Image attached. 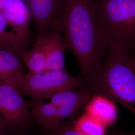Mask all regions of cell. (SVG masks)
I'll list each match as a JSON object with an SVG mask.
<instances>
[{
	"mask_svg": "<svg viewBox=\"0 0 135 135\" xmlns=\"http://www.w3.org/2000/svg\"><path fill=\"white\" fill-rule=\"evenodd\" d=\"M60 31L77 61L80 76L91 85L110 44L98 24L92 0H65Z\"/></svg>",
	"mask_w": 135,
	"mask_h": 135,
	"instance_id": "6da1fadb",
	"label": "cell"
},
{
	"mask_svg": "<svg viewBox=\"0 0 135 135\" xmlns=\"http://www.w3.org/2000/svg\"><path fill=\"white\" fill-rule=\"evenodd\" d=\"M91 86L95 94L119 103L135 116V62L129 49L110 43L101 70Z\"/></svg>",
	"mask_w": 135,
	"mask_h": 135,
	"instance_id": "7a4b0ae2",
	"label": "cell"
},
{
	"mask_svg": "<svg viewBox=\"0 0 135 135\" xmlns=\"http://www.w3.org/2000/svg\"><path fill=\"white\" fill-rule=\"evenodd\" d=\"M97 21L109 43L135 44V0H92Z\"/></svg>",
	"mask_w": 135,
	"mask_h": 135,
	"instance_id": "3957f363",
	"label": "cell"
},
{
	"mask_svg": "<svg viewBox=\"0 0 135 135\" xmlns=\"http://www.w3.org/2000/svg\"><path fill=\"white\" fill-rule=\"evenodd\" d=\"M88 85L82 77H74L64 69L27 73L17 87L22 94L28 96L32 100H38L47 99L58 92L76 90Z\"/></svg>",
	"mask_w": 135,
	"mask_h": 135,
	"instance_id": "277c9868",
	"label": "cell"
},
{
	"mask_svg": "<svg viewBox=\"0 0 135 135\" xmlns=\"http://www.w3.org/2000/svg\"><path fill=\"white\" fill-rule=\"evenodd\" d=\"M0 118L9 128L32 125L29 105L14 83L0 81Z\"/></svg>",
	"mask_w": 135,
	"mask_h": 135,
	"instance_id": "5b68a950",
	"label": "cell"
},
{
	"mask_svg": "<svg viewBox=\"0 0 135 135\" xmlns=\"http://www.w3.org/2000/svg\"><path fill=\"white\" fill-rule=\"evenodd\" d=\"M24 1L31 14L37 39L54 31H60L65 0Z\"/></svg>",
	"mask_w": 135,
	"mask_h": 135,
	"instance_id": "8992f818",
	"label": "cell"
},
{
	"mask_svg": "<svg viewBox=\"0 0 135 135\" xmlns=\"http://www.w3.org/2000/svg\"><path fill=\"white\" fill-rule=\"evenodd\" d=\"M93 88L88 85L76 90L58 92L47 99L58 109L63 121L75 116L86 106L94 94Z\"/></svg>",
	"mask_w": 135,
	"mask_h": 135,
	"instance_id": "52a82bcc",
	"label": "cell"
},
{
	"mask_svg": "<svg viewBox=\"0 0 135 135\" xmlns=\"http://www.w3.org/2000/svg\"><path fill=\"white\" fill-rule=\"evenodd\" d=\"M1 11L5 17L8 26L12 28L11 31L28 43L32 17L24 0H15L11 5Z\"/></svg>",
	"mask_w": 135,
	"mask_h": 135,
	"instance_id": "ba28073f",
	"label": "cell"
},
{
	"mask_svg": "<svg viewBox=\"0 0 135 135\" xmlns=\"http://www.w3.org/2000/svg\"><path fill=\"white\" fill-rule=\"evenodd\" d=\"M30 106L33 120L41 130H53L64 122L57 108L50 102L32 100Z\"/></svg>",
	"mask_w": 135,
	"mask_h": 135,
	"instance_id": "9c48e42d",
	"label": "cell"
},
{
	"mask_svg": "<svg viewBox=\"0 0 135 135\" xmlns=\"http://www.w3.org/2000/svg\"><path fill=\"white\" fill-rule=\"evenodd\" d=\"M42 37L47 59V70L66 69L65 52L67 48L62 33L56 30Z\"/></svg>",
	"mask_w": 135,
	"mask_h": 135,
	"instance_id": "30bf717a",
	"label": "cell"
},
{
	"mask_svg": "<svg viewBox=\"0 0 135 135\" xmlns=\"http://www.w3.org/2000/svg\"><path fill=\"white\" fill-rule=\"evenodd\" d=\"M85 113L105 125H111L118 118V111L114 101L99 94H94L85 106Z\"/></svg>",
	"mask_w": 135,
	"mask_h": 135,
	"instance_id": "8fae6325",
	"label": "cell"
},
{
	"mask_svg": "<svg viewBox=\"0 0 135 135\" xmlns=\"http://www.w3.org/2000/svg\"><path fill=\"white\" fill-rule=\"evenodd\" d=\"M22 58L9 49L0 47V81L17 86L24 76Z\"/></svg>",
	"mask_w": 135,
	"mask_h": 135,
	"instance_id": "7c38bea8",
	"label": "cell"
},
{
	"mask_svg": "<svg viewBox=\"0 0 135 135\" xmlns=\"http://www.w3.org/2000/svg\"><path fill=\"white\" fill-rule=\"evenodd\" d=\"M22 61L29 73L40 72L47 70V59L43 37L36 39L31 48L25 53Z\"/></svg>",
	"mask_w": 135,
	"mask_h": 135,
	"instance_id": "4fadbf2b",
	"label": "cell"
},
{
	"mask_svg": "<svg viewBox=\"0 0 135 135\" xmlns=\"http://www.w3.org/2000/svg\"><path fill=\"white\" fill-rule=\"evenodd\" d=\"M7 27L5 17L0 11V47L9 49L22 58L28 50V43L11 31H8Z\"/></svg>",
	"mask_w": 135,
	"mask_h": 135,
	"instance_id": "5bb4252c",
	"label": "cell"
},
{
	"mask_svg": "<svg viewBox=\"0 0 135 135\" xmlns=\"http://www.w3.org/2000/svg\"><path fill=\"white\" fill-rule=\"evenodd\" d=\"M74 124L85 135H106V126L86 113L75 121Z\"/></svg>",
	"mask_w": 135,
	"mask_h": 135,
	"instance_id": "9a60e30c",
	"label": "cell"
},
{
	"mask_svg": "<svg viewBox=\"0 0 135 135\" xmlns=\"http://www.w3.org/2000/svg\"><path fill=\"white\" fill-rule=\"evenodd\" d=\"M39 135H86L78 130L74 122L67 121L63 123L57 128L51 131L41 130Z\"/></svg>",
	"mask_w": 135,
	"mask_h": 135,
	"instance_id": "2e32d148",
	"label": "cell"
},
{
	"mask_svg": "<svg viewBox=\"0 0 135 135\" xmlns=\"http://www.w3.org/2000/svg\"><path fill=\"white\" fill-rule=\"evenodd\" d=\"M31 126L14 128H7L5 135H34L31 130Z\"/></svg>",
	"mask_w": 135,
	"mask_h": 135,
	"instance_id": "e0dca14e",
	"label": "cell"
},
{
	"mask_svg": "<svg viewBox=\"0 0 135 135\" xmlns=\"http://www.w3.org/2000/svg\"><path fill=\"white\" fill-rule=\"evenodd\" d=\"M110 135H135V131L127 132L123 131L115 130L112 132Z\"/></svg>",
	"mask_w": 135,
	"mask_h": 135,
	"instance_id": "ac0fdd59",
	"label": "cell"
},
{
	"mask_svg": "<svg viewBox=\"0 0 135 135\" xmlns=\"http://www.w3.org/2000/svg\"><path fill=\"white\" fill-rule=\"evenodd\" d=\"M15 0H0V11L11 5Z\"/></svg>",
	"mask_w": 135,
	"mask_h": 135,
	"instance_id": "d6986e66",
	"label": "cell"
},
{
	"mask_svg": "<svg viewBox=\"0 0 135 135\" xmlns=\"http://www.w3.org/2000/svg\"><path fill=\"white\" fill-rule=\"evenodd\" d=\"M7 127L4 121L0 119V135H5Z\"/></svg>",
	"mask_w": 135,
	"mask_h": 135,
	"instance_id": "ffe728a7",
	"label": "cell"
},
{
	"mask_svg": "<svg viewBox=\"0 0 135 135\" xmlns=\"http://www.w3.org/2000/svg\"><path fill=\"white\" fill-rule=\"evenodd\" d=\"M131 56L135 62V44L130 49Z\"/></svg>",
	"mask_w": 135,
	"mask_h": 135,
	"instance_id": "44dd1931",
	"label": "cell"
}]
</instances>
